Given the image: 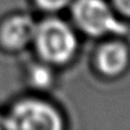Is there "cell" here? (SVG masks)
I'll return each mask as SVG.
<instances>
[{"instance_id":"cell-7","label":"cell","mask_w":130,"mask_h":130,"mask_svg":"<svg viewBox=\"0 0 130 130\" xmlns=\"http://www.w3.org/2000/svg\"><path fill=\"white\" fill-rule=\"evenodd\" d=\"M36 2L43 10L56 11L66 7L71 2V0H36Z\"/></svg>"},{"instance_id":"cell-2","label":"cell","mask_w":130,"mask_h":130,"mask_svg":"<svg viewBox=\"0 0 130 130\" xmlns=\"http://www.w3.org/2000/svg\"><path fill=\"white\" fill-rule=\"evenodd\" d=\"M5 128L31 130H58L63 121L57 110L39 99H24L11 107L4 118Z\"/></svg>"},{"instance_id":"cell-6","label":"cell","mask_w":130,"mask_h":130,"mask_svg":"<svg viewBox=\"0 0 130 130\" xmlns=\"http://www.w3.org/2000/svg\"><path fill=\"white\" fill-rule=\"evenodd\" d=\"M31 83L37 88L49 87L53 82V74L48 67L42 65H36L30 72Z\"/></svg>"},{"instance_id":"cell-3","label":"cell","mask_w":130,"mask_h":130,"mask_svg":"<svg viewBox=\"0 0 130 130\" xmlns=\"http://www.w3.org/2000/svg\"><path fill=\"white\" fill-rule=\"evenodd\" d=\"M72 15L76 25L89 36L101 37L127 32L126 25L117 20L104 0H76L72 7Z\"/></svg>"},{"instance_id":"cell-8","label":"cell","mask_w":130,"mask_h":130,"mask_svg":"<svg viewBox=\"0 0 130 130\" xmlns=\"http://www.w3.org/2000/svg\"><path fill=\"white\" fill-rule=\"evenodd\" d=\"M113 2L120 13L130 17V0H113Z\"/></svg>"},{"instance_id":"cell-1","label":"cell","mask_w":130,"mask_h":130,"mask_svg":"<svg viewBox=\"0 0 130 130\" xmlns=\"http://www.w3.org/2000/svg\"><path fill=\"white\" fill-rule=\"evenodd\" d=\"M33 42L43 61L56 65L67 63L75 55L78 48L74 31L57 18H49L37 25Z\"/></svg>"},{"instance_id":"cell-5","label":"cell","mask_w":130,"mask_h":130,"mask_svg":"<svg viewBox=\"0 0 130 130\" xmlns=\"http://www.w3.org/2000/svg\"><path fill=\"white\" fill-rule=\"evenodd\" d=\"M128 63V48L121 42H108L102 46L97 53V67L107 76H117L121 74L127 69Z\"/></svg>"},{"instance_id":"cell-4","label":"cell","mask_w":130,"mask_h":130,"mask_svg":"<svg viewBox=\"0 0 130 130\" xmlns=\"http://www.w3.org/2000/svg\"><path fill=\"white\" fill-rule=\"evenodd\" d=\"M36 29L37 24L29 16H10L0 24V46L10 52L23 49L33 41Z\"/></svg>"}]
</instances>
